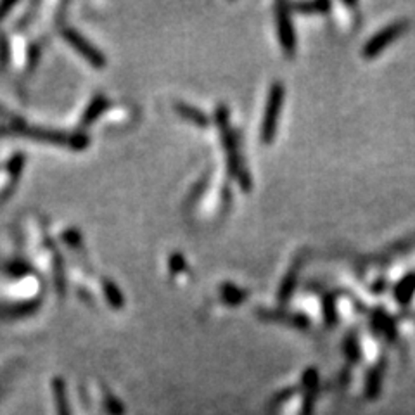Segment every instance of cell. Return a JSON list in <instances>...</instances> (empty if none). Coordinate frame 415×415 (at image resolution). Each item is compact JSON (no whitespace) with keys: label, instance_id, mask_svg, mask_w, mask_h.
Listing matches in <instances>:
<instances>
[{"label":"cell","instance_id":"10","mask_svg":"<svg viewBox=\"0 0 415 415\" xmlns=\"http://www.w3.org/2000/svg\"><path fill=\"white\" fill-rule=\"evenodd\" d=\"M303 268V256H296L294 261L289 267L287 274H285L284 281H282L281 287H279V301L287 303L291 299L292 292H294L296 284H298V275Z\"/></svg>","mask_w":415,"mask_h":415},{"label":"cell","instance_id":"11","mask_svg":"<svg viewBox=\"0 0 415 415\" xmlns=\"http://www.w3.org/2000/svg\"><path fill=\"white\" fill-rule=\"evenodd\" d=\"M219 292H220V299H222L227 306H241L247 298H250L247 291L241 289L239 285L230 284V282H223V284L220 285Z\"/></svg>","mask_w":415,"mask_h":415},{"label":"cell","instance_id":"17","mask_svg":"<svg viewBox=\"0 0 415 415\" xmlns=\"http://www.w3.org/2000/svg\"><path fill=\"white\" fill-rule=\"evenodd\" d=\"M168 270L173 277H183L187 275V261L180 253H173L168 260Z\"/></svg>","mask_w":415,"mask_h":415},{"label":"cell","instance_id":"1","mask_svg":"<svg viewBox=\"0 0 415 415\" xmlns=\"http://www.w3.org/2000/svg\"><path fill=\"white\" fill-rule=\"evenodd\" d=\"M0 134H16L28 137L32 141L43 142V144H52V145H63V148H70L73 151H83L90 145V139L87 134H66L61 130H50V128L42 127H30L28 123H25L23 120L9 123L6 127H0Z\"/></svg>","mask_w":415,"mask_h":415},{"label":"cell","instance_id":"12","mask_svg":"<svg viewBox=\"0 0 415 415\" xmlns=\"http://www.w3.org/2000/svg\"><path fill=\"white\" fill-rule=\"evenodd\" d=\"M101 291H102V296H104V299H106V303L111 306V308L113 310L125 308L123 294H121L120 287H118L113 281H110V279H102Z\"/></svg>","mask_w":415,"mask_h":415},{"label":"cell","instance_id":"2","mask_svg":"<svg viewBox=\"0 0 415 415\" xmlns=\"http://www.w3.org/2000/svg\"><path fill=\"white\" fill-rule=\"evenodd\" d=\"M215 121H216V127H219L220 130V137H222L223 148H225L227 172H229L230 176H234V179L237 180L241 189H243L244 192H247V190H251V187H253V182H251V175L247 173V170L244 168V161L243 158H241L237 137L229 123V110H227L225 106L216 108Z\"/></svg>","mask_w":415,"mask_h":415},{"label":"cell","instance_id":"19","mask_svg":"<svg viewBox=\"0 0 415 415\" xmlns=\"http://www.w3.org/2000/svg\"><path fill=\"white\" fill-rule=\"evenodd\" d=\"M16 2H4V4H0V21L8 16V12L11 11V9L16 8Z\"/></svg>","mask_w":415,"mask_h":415},{"label":"cell","instance_id":"13","mask_svg":"<svg viewBox=\"0 0 415 415\" xmlns=\"http://www.w3.org/2000/svg\"><path fill=\"white\" fill-rule=\"evenodd\" d=\"M415 294V274H408L394 285V299L400 305H408Z\"/></svg>","mask_w":415,"mask_h":415},{"label":"cell","instance_id":"20","mask_svg":"<svg viewBox=\"0 0 415 415\" xmlns=\"http://www.w3.org/2000/svg\"><path fill=\"white\" fill-rule=\"evenodd\" d=\"M0 118H8V120H11V123H14V121L19 120V118L16 117V114L9 113V111L4 110V108H2V106H0Z\"/></svg>","mask_w":415,"mask_h":415},{"label":"cell","instance_id":"16","mask_svg":"<svg viewBox=\"0 0 415 415\" xmlns=\"http://www.w3.org/2000/svg\"><path fill=\"white\" fill-rule=\"evenodd\" d=\"M331 8L332 6L327 4V2H312V4H296L292 6L291 9L298 11L299 14L315 16V14H325Z\"/></svg>","mask_w":415,"mask_h":415},{"label":"cell","instance_id":"8","mask_svg":"<svg viewBox=\"0 0 415 415\" xmlns=\"http://www.w3.org/2000/svg\"><path fill=\"white\" fill-rule=\"evenodd\" d=\"M110 106L111 104H110V101H108L106 95L95 94L94 97H92V101L87 104V108H85L83 114H81L80 127L87 128V127H90V125H94L99 118H102L104 114L108 113Z\"/></svg>","mask_w":415,"mask_h":415},{"label":"cell","instance_id":"3","mask_svg":"<svg viewBox=\"0 0 415 415\" xmlns=\"http://www.w3.org/2000/svg\"><path fill=\"white\" fill-rule=\"evenodd\" d=\"M285 88L281 81H274L268 90L267 104H265L263 118L260 127V142L263 145L274 144L279 132V121H281L282 108H284Z\"/></svg>","mask_w":415,"mask_h":415},{"label":"cell","instance_id":"9","mask_svg":"<svg viewBox=\"0 0 415 415\" xmlns=\"http://www.w3.org/2000/svg\"><path fill=\"white\" fill-rule=\"evenodd\" d=\"M173 110H175V113L179 114L182 120L189 121V123H192L194 127L203 128V130H206V128L210 127V118H208L199 108L192 106V104H187V102L180 101L173 104Z\"/></svg>","mask_w":415,"mask_h":415},{"label":"cell","instance_id":"18","mask_svg":"<svg viewBox=\"0 0 415 415\" xmlns=\"http://www.w3.org/2000/svg\"><path fill=\"white\" fill-rule=\"evenodd\" d=\"M9 63H11V45L6 33H0V71H6Z\"/></svg>","mask_w":415,"mask_h":415},{"label":"cell","instance_id":"14","mask_svg":"<svg viewBox=\"0 0 415 415\" xmlns=\"http://www.w3.org/2000/svg\"><path fill=\"white\" fill-rule=\"evenodd\" d=\"M322 315L327 325H336L338 322V303H336V296L327 294L322 299Z\"/></svg>","mask_w":415,"mask_h":415},{"label":"cell","instance_id":"15","mask_svg":"<svg viewBox=\"0 0 415 415\" xmlns=\"http://www.w3.org/2000/svg\"><path fill=\"white\" fill-rule=\"evenodd\" d=\"M61 239H63V243L66 244L70 250H73V251H83L85 250L83 237H81V234L78 232L77 229H73V227L63 230V234H61Z\"/></svg>","mask_w":415,"mask_h":415},{"label":"cell","instance_id":"5","mask_svg":"<svg viewBox=\"0 0 415 415\" xmlns=\"http://www.w3.org/2000/svg\"><path fill=\"white\" fill-rule=\"evenodd\" d=\"M275 11V26H277L279 43H281L282 52L285 54L287 59H292L298 49V40H296L294 25L291 18V8L287 4H277L274 8Z\"/></svg>","mask_w":415,"mask_h":415},{"label":"cell","instance_id":"6","mask_svg":"<svg viewBox=\"0 0 415 415\" xmlns=\"http://www.w3.org/2000/svg\"><path fill=\"white\" fill-rule=\"evenodd\" d=\"M61 35H63V39L66 40V42L70 43V45L73 47V49L77 50V52L80 54V56L83 57L90 66L97 68V70L106 66L108 61L106 57H104V54H102L99 49H95V47L92 45L85 37H81L77 30L71 28V26H63V28H61Z\"/></svg>","mask_w":415,"mask_h":415},{"label":"cell","instance_id":"4","mask_svg":"<svg viewBox=\"0 0 415 415\" xmlns=\"http://www.w3.org/2000/svg\"><path fill=\"white\" fill-rule=\"evenodd\" d=\"M408 28H410V21H408V19H400V21H394L391 23V25L384 26L383 30H379L376 35L367 40V43L362 49V56L365 57V59H376L386 47H389L391 43H393L398 37L403 35Z\"/></svg>","mask_w":415,"mask_h":415},{"label":"cell","instance_id":"7","mask_svg":"<svg viewBox=\"0 0 415 415\" xmlns=\"http://www.w3.org/2000/svg\"><path fill=\"white\" fill-rule=\"evenodd\" d=\"M258 317H260L261 321L279 322V324L292 325V327H298V329H306L310 325L306 315L289 314V312H285V310H260V312H258Z\"/></svg>","mask_w":415,"mask_h":415}]
</instances>
